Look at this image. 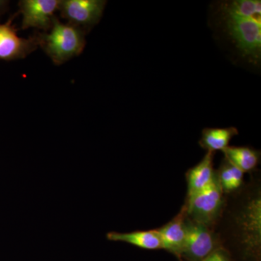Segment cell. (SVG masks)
Segmentation results:
<instances>
[{
    "instance_id": "6da1fadb",
    "label": "cell",
    "mask_w": 261,
    "mask_h": 261,
    "mask_svg": "<svg viewBox=\"0 0 261 261\" xmlns=\"http://www.w3.org/2000/svg\"><path fill=\"white\" fill-rule=\"evenodd\" d=\"M220 18L226 34L244 58L257 65L261 58V1L221 3Z\"/></svg>"
},
{
    "instance_id": "7a4b0ae2",
    "label": "cell",
    "mask_w": 261,
    "mask_h": 261,
    "mask_svg": "<svg viewBox=\"0 0 261 261\" xmlns=\"http://www.w3.org/2000/svg\"><path fill=\"white\" fill-rule=\"evenodd\" d=\"M49 34L35 36L40 46L56 65H61L75 56H80L86 45L83 29L72 24L61 23L57 17L53 19Z\"/></svg>"
},
{
    "instance_id": "3957f363",
    "label": "cell",
    "mask_w": 261,
    "mask_h": 261,
    "mask_svg": "<svg viewBox=\"0 0 261 261\" xmlns=\"http://www.w3.org/2000/svg\"><path fill=\"white\" fill-rule=\"evenodd\" d=\"M224 195L216 175L214 181L205 190L187 197L183 207L187 219L212 228L224 213Z\"/></svg>"
},
{
    "instance_id": "277c9868",
    "label": "cell",
    "mask_w": 261,
    "mask_h": 261,
    "mask_svg": "<svg viewBox=\"0 0 261 261\" xmlns=\"http://www.w3.org/2000/svg\"><path fill=\"white\" fill-rule=\"evenodd\" d=\"M220 247L222 245L212 228L193 222L186 216V239L181 259L204 261Z\"/></svg>"
},
{
    "instance_id": "5b68a950",
    "label": "cell",
    "mask_w": 261,
    "mask_h": 261,
    "mask_svg": "<svg viewBox=\"0 0 261 261\" xmlns=\"http://www.w3.org/2000/svg\"><path fill=\"white\" fill-rule=\"evenodd\" d=\"M106 5L102 0H64L61 1L58 10L68 23L88 29L99 21Z\"/></svg>"
},
{
    "instance_id": "8992f818",
    "label": "cell",
    "mask_w": 261,
    "mask_h": 261,
    "mask_svg": "<svg viewBox=\"0 0 261 261\" xmlns=\"http://www.w3.org/2000/svg\"><path fill=\"white\" fill-rule=\"evenodd\" d=\"M58 0H23L19 3L23 15L22 29L36 28L47 31L53 25L55 12L59 9Z\"/></svg>"
},
{
    "instance_id": "52a82bcc",
    "label": "cell",
    "mask_w": 261,
    "mask_h": 261,
    "mask_svg": "<svg viewBox=\"0 0 261 261\" xmlns=\"http://www.w3.org/2000/svg\"><path fill=\"white\" fill-rule=\"evenodd\" d=\"M37 47L35 37L30 39L19 37L10 23L0 25V59L24 58Z\"/></svg>"
},
{
    "instance_id": "ba28073f",
    "label": "cell",
    "mask_w": 261,
    "mask_h": 261,
    "mask_svg": "<svg viewBox=\"0 0 261 261\" xmlns=\"http://www.w3.org/2000/svg\"><path fill=\"white\" fill-rule=\"evenodd\" d=\"M156 231L161 239L163 249L181 259L186 239V214L184 207L171 221Z\"/></svg>"
},
{
    "instance_id": "9c48e42d",
    "label": "cell",
    "mask_w": 261,
    "mask_h": 261,
    "mask_svg": "<svg viewBox=\"0 0 261 261\" xmlns=\"http://www.w3.org/2000/svg\"><path fill=\"white\" fill-rule=\"evenodd\" d=\"M214 156V152H207L198 164L187 171V197L205 190L214 181L216 178Z\"/></svg>"
},
{
    "instance_id": "30bf717a",
    "label": "cell",
    "mask_w": 261,
    "mask_h": 261,
    "mask_svg": "<svg viewBox=\"0 0 261 261\" xmlns=\"http://www.w3.org/2000/svg\"><path fill=\"white\" fill-rule=\"evenodd\" d=\"M107 238L111 241L130 244L145 250H161L162 243L156 229L136 231L129 233L109 232Z\"/></svg>"
},
{
    "instance_id": "8fae6325",
    "label": "cell",
    "mask_w": 261,
    "mask_h": 261,
    "mask_svg": "<svg viewBox=\"0 0 261 261\" xmlns=\"http://www.w3.org/2000/svg\"><path fill=\"white\" fill-rule=\"evenodd\" d=\"M238 128L235 127L228 128H206L202 132V137L199 144L207 152L224 151L229 145L233 137L238 135Z\"/></svg>"
},
{
    "instance_id": "7c38bea8",
    "label": "cell",
    "mask_w": 261,
    "mask_h": 261,
    "mask_svg": "<svg viewBox=\"0 0 261 261\" xmlns=\"http://www.w3.org/2000/svg\"><path fill=\"white\" fill-rule=\"evenodd\" d=\"M225 159L244 173L251 172L260 162L259 151L248 147H228L223 151Z\"/></svg>"
},
{
    "instance_id": "4fadbf2b",
    "label": "cell",
    "mask_w": 261,
    "mask_h": 261,
    "mask_svg": "<svg viewBox=\"0 0 261 261\" xmlns=\"http://www.w3.org/2000/svg\"><path fill=\"white\" fill-rule=\"evenodd\" d=\"M244 173L227 159L222 161L216 177L224 193H232L240 190L243 184Z\"/></svg>"
},
{
    "instance_id": "5bb4252c",
    "label": "cell",
    "mask_w": 261,
    "mask_h": 261,
    "mask_svg": "<svg viewBox=\"0 0 261 261\" xmlns=\"http://www.w3.org/2000/svg\"><path fill=\"white\" fill-rule=\"evenodd\" d=\"M204 261H233L229 252L224 247H220Z\"/></svg>"
},
{
    "instance_id": "9a60e30c",
    "label": "cell",
    "mask_w": 261,
    "mask_h": 261,
    "mask_svg": "<svg viewBox=\"0 0 261 261\" xmlns=\"http://www.w3.org/2000/svg\"><path fill=\"white\" fill-rule=\"evenodd\" d=\"M5 3H5V2L0 1V9H1V8H3V5H4Z\"/></svg>"
}]
</instances>
